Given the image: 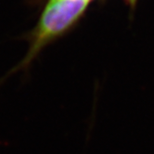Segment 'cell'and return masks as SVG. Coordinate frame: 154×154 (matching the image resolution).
Returning <instances> with one entry per match:
<instances>
[{
	"label": "cell",
	"instance_id": "obj_1",
	"mask_svg": "<svg viewBox=\"0 0 154 154\" xmlns=\"http://www.w3.org/2000/svg\"><path fill=\"white\" fill-rule=\"evenodd\" d=\"M88 4L87 0H50L38 25L29 35V48L26 55L7 74L0 78V84L14 73L27 71L46 46L71 29L84 13Z\"/></svg>",
	"mask_w": 154,
	"mask_h": 154
},
{
	"label": "cell",
	"instance_id": "obj_2",
	"mask_svg": "<svg viewBox=\"0 0 154 154\" xmlns=\"http://www.w3.org/2000/svg\"><path fill=\"white\" fill-rule=\"evenodd\" d=\"M127 1H128L129 3H131L132 5H133L134 3H135V1H136V0H127Z\"/></svg>",
	"mask_w": 154,
	"mask_h": 154
},
{
	"label": "cell",
	"instance_id": "obj_3",
	"mask_svg": "<svg viewBox=\"0 0 154 154\" xmlns=\"http://www.w3.org/2000/svg\"><path fill=\"white\" fill-rule=\"evenodd\" d=\"M87 1H89V2H90V0H87Z\"/></svg>",
	"mask_w": 154,
	"mask_h": 154
}]
</instances>
